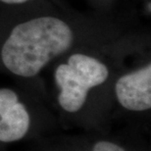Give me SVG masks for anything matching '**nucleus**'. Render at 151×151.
<instances>
[{
    "label": "nucleus",
    "instance_id": "6",
    "mask_svg": "<svg viewBox=\"0 0 151 151\" xmlns=\"http://www.w3.org/2000/svg\"><path fill=\"white\" fill-rule=\"evenodd\" d=\"M1 2L7 3V4H21V3H25L29 0H0Z\"/></svg>",
    "mask_w": 151,
    "mask_h": 151
},
{
    "label": "nucleus",
    "instance_id": "5",
    "mask_svg": "<svg viewBox=\"0 0 151 151\" xmlns=\"http://www.w3.org/2000/svg\"><path fill=\"white\" fill-rule=\"evenodd\" d=\"M91 151H125L124 148L110 141H99L93 146Z\"/></svg>",
    "mask_w": 151,
    "mask_h": 151
},
{
    "label": "nucleus",
    "instance_id": "4",
    "mask_svg": "<svg viewBox=\"0 0 151 151\" xmlns=\"http://www.w3.org/2000/svg\"><path fill=\"white\" fill-rule=\"evenodd\" d=\"M29 128V115L18 96L9 88L0 89V141L23 138Z\"/></svg>",
    "mask_w": 151,
    "mask_h": 151
},
{
    "label": "nucleus",
    "instance_id": "1",
    "mask_svg": "<svg viewBox=\"0 0 151 151\" xmlns=\"http://www.w3.org/2000/svg\"><path fill=\"white\" fill-rule=\"evenodd\" d=\"M73 32L64 21L40 17L19 24L2 47V61L13 74L37 75L45 65L70 48Z\"/></svg>",
    "mask_w": 151,
    "mask_h": 151
},
{
    "label": "nucleus",
    "instance_id": "3",
    "mask_svg": "<svg viewBox=\"0 0 151 151\" xmlns=\"http://www.w3.org/2000/svg\"><path fill=\"white\" fill-rule=\"evenodd\" d=\"M116 95L120 104L131 111H145L151 107V65L125 75L118 80Z\"/></svg>",
    "mask_w": 151,
    "mask_h": 151
},
{
    "label": "nucleus",
    "instance_id": "2",
    "mask_svg": "<svg viewBox=\"0 0 151 151\" xmlns=\"http://www.w3.org/2000/svg\"><path fill=\"white\" fill-rule=\"evenodd\" d=\"M109 72L103 63L84 54H73L67 64L60 65L55 80L60 88L59 104L68 112H77L83 106L89 89L107 80Z\"/></svg>",
    "mask_w": 151,
    "mask_h": 151
}]
</instances>
